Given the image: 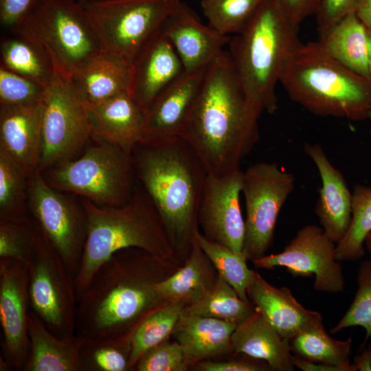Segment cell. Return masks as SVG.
Masks as SVG:
<instances>
[{
  "label": "cell",
  "mask_w": 371,
  "mask_h": 371,
  "mask_svg": "<svg viewBox=\"0 0 371 371\" xmlns=\"http://www.w3.org/2000/svg\"><path fill=\"white\" fill-rule=\"evenodd\" d=\"M138 248L113 254L97 270L78 300L76 335L91 339L131 338L161 300L154 262Z\"/></svg>",
  "instance_id": "2"
},
{
  "label": "cell",
  "mask_w": 371,
  "mask_h": 371,
  "mask_svg": "<svg viewBox=\"0 0 371 371\" xmlns=\"http://www.w3.org/2000/svg\"><path fill=\"white\" fill-rule=\"evenodd\" d=\"M319 43L341 64L371 78L368 65L367 28L353 11L319 36Z\"/></svg>",
  "instance_id": "28"
},
{
  "label": "cell",
  "mask_w": 371,
  "mask_h": 371,
  "mask_svg": "<svg viewBox=\"0 0 371 371\" xmlns=\"http://www.w3.org/2000/svg\"><path fill=\"white\" fill-rule=\"evenodd\" d=\"M371 232V186L356 185L352 194V218L349 228L335 246L337 261L356 260L365 253L363 243Z\"/></svg>",
  "instance_id": "33"
},
{
  "label": "cell",
  "mask_w": 371,
  "mask_h": 371,
  "mask_svg": "<svg viewBox=\"0 0 371 371\" xmlns=\"http://www.w3.org/2000/svg\"><path fill=\"white\" fill-rule=\"evenodd\" d=\"M368 48V65L371 75V31L367 29Z\"/></svg>",
  "instance_id": "50"
},
{
  "label": "cell",
  "mask_w": 371,
  "mask_h": 371,
  "mask_svg": "<svg viewBox=\"0 0 371 371\" xmlns=\"http://www.w3.org/2000/svg\"><path fill=\"white\" fill-rule=\"evenodd\" d=\"M27 332L30 348L23 371H79L80 337H57L31 309Z\"/></svg>",
  "instance_id": "26"
},
{
  "label": "cell",
  "mask_w": 371,
  "mask_h": 371,
  "mask_svg": "<svg viewBox=\"0 0 371 371\" xmlns=\"http://www.w3.org/2000/svg\"><path fill=\"white\" fill-rule=\"evenodd\" d=\"M358 0H321L316 16L319 36L339 22L348 14L355 11Z\"/></svg>",
  "instance_id": "43"
},
{
  "label": "cell",
  "mask_w": 371,
  "mask_h": 371,
  "mask_svg": "<svg viewBox=\"0 0 371 371\" xmlns=\"http://www.w3.org/2000/svg\"><path fill=\"white\" fill-rule=\"evenodd\" d=\"M42 104L41 172L72 159L91 139L86 106L70 77L55 71Z\"/></svg>",
  "instance_id": "10"
},
{
  "label": "cell",
  "mask_w": 371,
  "mask_h": 371,
  "mask_svg": "<svg viewBox=\"0 0 371 371\" xmlns=\"http://www.w3.org/2000/svg\"><path fill=\"white\" fill-rule=\"evenodd\" d=\"M26 265L30 309L57 337L74 336L78 300L74 278L43 235Z\"/></svg>",
  "instance_id": "11"
},
{
  "label": "cell",
  "mask_w": 371,
  "mask_h": 371,
  "mask_svg": "<svg viewBox=\"0 0 371 371\" xmlns=\"http://www.w3.org/2000/svg\"><path fill=\"white\" fill-rule=\"evenodd\" d=\"M189 362L181 345L167 340L147 350L137 361L138 371H183Z\"/></svg>",
  "instance_id": "42"
},
{
  "label": "cell",
  "mask_w": 371,
  "mask_h": 371,
  "mask_svg": "<svg viewBox=\"0 0 371 371\" xmlns=\"http://www.w3.org/2000/svg\"><path fill=\"white\" fill-rule=\"evenodd\" d=\"M28 177L0 150V220L28 216Z\"/></svg>",
  "instance_id": "37"
},
{
  "label": "cell",
  "mask_w": 371,
  "mask_h": 371,
  "mask_svg": "<svg viewBox=\"0 0 371 371\" xmlns=\"http://www.w3.org/2000/svg\"><path fill=\"white\" fill-rule=\"evenodd\" d=\"M249 299L282 337L290 339L322 322L319 313L305 308L287 287L277 288L254 271L247 287Z\"/></svg>",
  "instance_id": "23"
},
{
  "label": "cell",
  "mask_w": 371,
  "mask_h": 371,
  "mask_svg": "<svg viewBox=\"0 0 371 371\" xmlns=\"http://www.w3.org/2000/svg\"><path fill=\"white\" fill-rule=\"evenodd\" d=\"M203 371H261L271 370L269 365L260 366L247 361H205L199 364Z\"/></svg>",
  "instance_id": "46"
},
{
  "label": "cell",
  "mask_w": 371,
  "mask_h": 371,
  "mask_svg": "<svg viewBox=\"0 0 371 371\" xmlns=\"http://www.w3.org/2000/svg\"><path fill=\"white\" fill-rule=\"evenodd\" d=\"M91 139L132 153L145 135L146 111L130 93L86 106Z\"/></svg>",
  "instance_id": "18"
},
{
  "label": "cell",
  "mask_w": 371,
  "mask_h": 371,
  "mask_svg": "<svg viewBox=\"0 0 371 371\" xmlns=\"http://www.w3.org/2000/svg\"><path fill=\"white\" fill-rule=\"evenodd\" d=\"M85 106L98 104L123 93H130L133 65L128 60L102 50L71 77Z\"/></svg>",
  "instance_id": "24"
},
{
  "label": "cell",
  "mask_w": 371,
  "mask_h": 371,
  "mask_svg": "<svg viewBox=\"0 0 371 371\" xmlns=\"http://www.w3.org/2000/svg\"><path fill=\"white\" fill-rule=\"evenodd\" d=\"M96 142L87 146L80 157L61 162L42 175L52 188L82 196L98 205H123L137 185L132 153Z\"/></svg>",
  "instance_id": "8"
},
{
  "label": "cell",
  "mask_w": 371,
  "mask_h": 371,
  "mask_svg": "<svg viewBox=\"0 0 371 371\" xmlns=\"http://www.w3.org/2000/svg\"><path fill=\"white\" fill-rule=\"evenodd\" d=\"M352 365L355 371H371V345L354 357Z\"/></svg>",
  "instance_id": "48"
},
{
  "label": "cell",
  "mask_w": 371,
  "mask_h": 371,
  "mask_svg": "<svg viewBox=\"0 0 371 371\" xmlns=\"http://www.w3.org/2000/svg\"><path fill=\"white\" fill-rule=\"evenodd\" d=\"M203 254L194 238L185 265L170 278L155 282L156 293L161 300L190 303L212 284L214 281H210Z\"/></svg>",
  "instance_id": "30"
},
{
  "label": "cell",
  "mask_w": 371,
  "mask_h": 371,
  "mask_svg": "<svg viewBox=\"0 0 371 371\" xmlns=\"http://www.w3.org/2000/svg\"><path fill=\"white\" fill-rule=\"evenodd\" d=\"M321 0H280L292 22L297 26L308 16L316 14Z\"/></svg>",
  "instance_id": "45"
},
{
  "label": "cell",
  "mask_w": 371,
  "mask_h": 371,
  "mask_svg": "<svg viewBox=\"0 0 371 371\" xmlns=\"http://www.w3.org/2000/svg\"><path fill=\"white\" fill-rule=\"evenodd\" d=\"M291 361L295 367L303 371H345L342 367L311 361L295 354L292 355Z\"/></svg>",
  "instance_id": "47"
},
{
  "label": "cell",
  "mask_w": 371,
  "mask_h": 371,
  "mask_svg": "<svg viewBox=\"0 0 371 371\" xmlns=\"http://www.w3.org/2000/svg\"><path fill=\"white\" fill-rule=\"evenodd\" d=\"M42 115V100L24 106H0V150L28 178L39 165Z\"/></svg>",
  "instance_id": "21"
},
{
  "label": "cell",
  "mask_w": 371,
  "mask_h": 371,
  "mask_svg": "<svg viewBox=\"0 0 371 371\" xmlns=\"http://www.w3.org/2000/svg\"><path fill=\"white\" fill-rule=\"evenodd\" d=\"M352 339L341 341L332 338L322 322L301 331L289 339L291 351L304 359L342 367L355 371L349 357Z\"/></svg>",
  "instance_id": "29"
},
{
  "label": "cell",
  "mask_w": 371,
  "mask_h": 371,
  "mask_svg": "<svg viewBox=\"0 0 371 371\" xmlns=\"http://www.w3.org/2000/svg\"><path fill=\"white\" fill-rule=\"evenodd\" d=\"M41 237L32 218L0 220V258L27 263Z\"/></svg>",
  "instance_id": "39"
},
{
  "label": "cell",
  "mask_w": 371,
  "mask_h": 371,
  "mask_svg": "<svg viewBox=\"0 0 371 371\" xmlns=\"http://www.w3.org/2000/svg\"><path fill=\"white\" fill-rule=\"evenodd\" d=\"M260 114L244 91L228 51L207 67L203 83L181 130L208 175L237 169L259 139Z\"/></svg>",
  "instance_id": "1"
},
{
  "label": "cell",
  "mask_w": 371,
  "mask_h": 371,
  "mask_svg": "<svg viewBox=\"0 0 371 371\" xmlns=\"http://www.w3.org/2000/svg\"><path fill=\"white\" fill-rule=\"evenodd\" d=\"M355 13L366 27L371 31V0H358Z\"/></svg>",
  "instance_id": "49"
},
{
  "label": "cell",
  "mask_w": 371,
  "mask_h": 371,
  "mask_svg": "<svg viewBox=\"0 0 371 371\" xmlns=\"http://www.w3.org/2000/svg\"><path fill=\"white\" fill-rule=\"evenodd\" d=\"M137 186L131 199L121 205L100 206L87 199L82 202L87 232L74 278L77 300L99 267L120 250L138 248L161 260L172 256L174 249L155 205L142 186Z\"/></svg>",
  "instance_id": "5"
},
{
  "label": "cell",
  "mask_w": 371,
  "mask_h": 371,
  "mask_svg": "<svg viewBox=\"0 0 371 371\" xmlns=\"http://www.w3.org/2000/svg\"><path fill=\"white\" fill-rule=\"evenodd\" d=\"M45 88L2 65L0 67V106H24L39 102Z\"/></svg>",
  "instance_id": "41"
},
{
  "label": "cell",
  "mask_w": 371,
  "mask_h": 371,
  "mask_svg": "<svg viewBox=\"0 0 371 371\" xmlns=\"http://www.w3.org/2000/svg\"><path fill=\"white\" fill-rule=\"evenodd\" d=\"M189 313L239 324L254 311L250 302L240 299L234 289L218 277L185 308Z\"/></svg>",
  "instance_id": "32"
},
{
  "label": "cell",
  "mask_w": 371,
  "mask_h": 371,
  "mask_svg": "<svg viewBox=\"0 0 371 371\" xmlns=\"http://www.w3.org/2000/svg\"><path fill=\"white\" fill-rule=\"evenodd\" d=\"M181 0H91L83 5L103 51L133 62Z\"/></svg>",
  "instance_id": "9"
},
{
  "label": "cell",
  "mask_w": 371,
  "mask_h": 371,
  "mask_svg": "<svg viewBox=\"0 0 371 371\" xmlns=\"http://www.w3.org/2000/svg\"><path fill=\"white\" fill-rule=\"evenodd\" d=\"M365 244L371 256V232L366 236Z\"/></svg>",
  "instance_id": "51"
},
{
  "label": "cell",
  "mask_w": 371,
  "mask_h": 371,
  "mask_svg": "<svg viewBox=\"0 0 371 371\" xmlns=\"http://www.w3.org/2000/svg\"><path fill=\"white\" fill-rule=\"evenodd\" d=\"M357 281L358 289L352 304L330 332L336 333L345 328L361 326L366 330L365 344L371 339V260L361 263Z\"/></svg>",
  "instance_id": "40"
},
{
  "label": "cell",
  "mask_w": 371,
  "mask_h": 371,
  "mask_svg": "<svg viewBox=\"0 0 371 371\" xmlns=\"http://www.w3.org/2000/svg\"><path fill=\"white\" fill-rule=\"evenodd\" d=\"M1 65L46 87L55 71L43 49L36 44L16 36L1 43Z\"/></svg>",
  "instance_id": "31"
},
{
  "label": "cell",
  "mask_w": 371,
  "mask_h": 371,
  "mask_svg": "<svg viewBox=\"0 0 371 371\" xmlns=\"http://www.w3.org/2000/svg\"><path fill=\"white\" fill-rule=\"evenodd\" d=\"M28 207L42 235L61 257L69 273L77 274L87 232L85 210L51 186L36 171L28 178Z\"/></svg>",
  "instance_id": "12"
},
{
  "label": "cell",
  "mask_w": 371,
  "mask_h": 371,
  "mask_svg": "<svg viewBox=\"0 0 371 371\" xmlns=\"http://www.w3.org/2000/svg\"><path fill=\"white\" fill-rule=\"evenodd\" d=\"M82 338L79 371H126L131 370V339Z\"/></svg>",
  "instance_id": "36"
},
{
  "label": "cell",
  "mask_w": 371,
  "mask_h": 371,
  "mask_svg": "<svg viewBox=\"0 0 371 371\" xmlns=\"http://www.w3.org/2000/svg\"><path fill=\"white\" fill-rule=\"evenodd\" d=\"M13 30L43 49L55 71L70 78L102 51L84 6L71 0H38Z\"/></svg>",
  "instance_id": "7"
},
{
  "label": "cell",
  "mask_w": 371,
  "mask_h": 371,
  "mask_svg": "<svg viewBox=\"0 0 371 371\" xmlns=\"http://www.w3.org/2000/svg\"><path fill=\"white\" fill-rule=\"evenodd\" d=\"M243 174L240 168L221 177L207 174L198 214L207 238L238 254H243L245 236L240 205Z\"/></svg>",
  "instance_id": "16"
},
{
  "label": "cell",
  "mask_w": 371,
  "mask_h": 371,
  "mask_svg": "<svg viewBox=\"0 0 371 371\" xmlns=\"http://www.w3.org/2000/svg\"><path fill=\"white\" fill-rule=\"evenodd\" d=\"M304 150L316 165L322 179L315 212L326 235L337 244L347 232L352 218V194L341 172L318 144L306 143Z\"/></svg>",
  "instance_id": "22"
},
{
  "label": "cell",
  "mask_w": 371,
  "mask_h": 371,
  "mask_svg": "<svg viewBox=\"0 0 371 371\" xmlns=\"http://www.w3.org/2000/svg\"><path fill=\"white\" fill-rule=\"evenodd\" d=\"M132 65L131 94L145 111L184 71L178 54L162 30L144 45Z\"/></svg>",
  "instance_id": "20"
},
{
  "label": "cell",
  "mask_w": 371,
  "mask_h": 371,
  "mask_svg": "<svg viewBox=\"0 0 371 371\" xmlns=\"http://www.w3.org/2000/svg\"><path fill=\"white\" fill-rule=\"evenodd\" d=\"M236 323L193 314L183 309L174 333L188 361H198L226 352Z\"/></svg>",
  "instance_id": "27"
},
{
  "label": "cell",
  "mask_w": 371,
  "mask_h": 371,
  "mask_svg": "<svg viewBox=\"0 0 371 371\" xmlns=\"http://www.w3.org/2000/svg\"><path fill=\"white\" fill-rule=\"evenodd\" d=\"M292 174L274 162H258L243 174L242 190L245 206L243 254L254 260L269 247L280 211L294 188Z\"/></svg>",
  "instance_id": "13"
},
{
  "label": "cell",
  "mask_w": 371,
  "mask_h": 371,
  "mask_svg": "<svg viewBox=\"0 0 371 371\" xmlns=\"http://www.w3.org/2000/svg\"><path fill=\"white\" fill-rule=\"evenodd\" d=\"M30 310L26 263L0 258L1 357L7 361L12 370L23 371L27 360Z\"/></svg>",
  "instance_id": "15"
},
{
  "label": "cell",
  "mask_w": 371,
  "mask_h": 371,
  "mask_svg": "<svg viewBox=\"0 0 371 371\" xmlns=\"http://www.w3.org/2000/svg\"><path fill=\"white\" fill-rule=\"evenodd\" d=\"M299 27L280 0H263L244 29L229 42L228 51L244 91L261 115L274 113L283 63L300 41Z\"/></svg>",
  "instance_id": "6"
},
{
  "label": "cell",
  "mask_w": 371,
  "mask_h": 371,
  "mask_svg": "<svg viewBox=\"0 0 371 371\" xmlns=\"http://www.w3.org/2000/svg\"><path fill=\"white\" fill-rule=\"evenodd\" d=\"M236 352L265 361L272 370H294L289 340L284 339L261 312L255 311L237 324L231 337Z\"/></svg>",
  "instance_id": "25"
},
{
  "label": "cell",
  "mask_w": 371,
  "mask_h": 371,
  "mask_svg": "<svg viewBox=\"0 0 371 371\" xmlns=\"http://www.w3.org/2000/svg\"><path fill=\"white\" fill-rule=\"evenodd\" d=\"M263 0H201L208 25L225 36L239 34Z\"/></svg>",
  "instance_id": "38"
},
{
  "label": "cell",
  "mask_w": 371,
  "mask_h": 371,
  "mask_svg": "<svg viewBox=\"0 0 371 371\" xmlns=\"http://www.w3.org/2000/svg\"><path fill=\"white\" fill-rule=\"evenodd\" d=\"M137 182L155 205L174 250L192 249L207 172L181 137L146 141L132 151Z\"/></svg>",
  "instance_id": "3"
},
{
  "label": "cell",
  "mask_w": 371,
  "mask_h": 371,
  "mask_svg": "<svg viewBox=\"0 0 371 371\" xmlns=\"http://www.w3.org/2000/svg\"><path fill=\"white\" fill-rule=\"evenodd\" d=\"M162 32L174 47L186 71L207 67L231 39L208 24L202 23L182 1L166 21Z\"/></svg>",
  "instance_id": "17"
},
{
  "label": "cell",
  "mask_w": 371,
  "mask_h": 371,
  "mask_svg": "<svg viewBox=\"0 0 371 371\" xmlns=\"http://www.w3.org/2000/svg\"><path fill=\"white\" fill-rule=\"evenodd\" d=\"M184 305L183 301H174L168 306L155 310L140 324L131 339V369H134L139 359L147 350L168 339Z\"/></svg>",
  "instance_id": "34"
},
{
  "label": "cell",
  "mask_w": 371,
  "mask_h": 371,
  "mask_svg": "<svg viewBox=\"0 0 371 371\" xmlns=\"http://www.w3.org/2000/svg\"><path fill=\"white\" fill-rule=\"evenodd\" d=\"M279 82L293 101L314 114L352 121L369 117L371 78L341 64L319 41H300L286 58Z\"/></svg>",
  "instance_id": "4"
},
{
  "label": "cell",
  "mask_w": 371,
  "mask_h": 371,
  "mask_svg": "<svg viewBox=\"0 0 371 371\" xmlns=\"http://www.w3.org/2000/svg\"><path fill=\"white\" fill-rule=\"evenodd\" d=\"M195 239L204 254L210 260L218 276L230 284L241 300L250 302L247 287L254 271L247 265L244 254H238L231 249L207 238L199 230Z\"/></svg>",
  "instance_id": "35"
},
{
  "label": "cell",
  "mask_w": 371,
  "mask_h": 371,
  "mask_svg": "<svg viewBox=\"0 0 371 371\" xmlns=\"http://www.w3.org/2000/svg\"><path fill=\"white\" fill-rule=\"evenodd\" d=\"M71 1H76V2L79 3H80L81 5H83L85 3H87V2H89V1H91V0H71Z\"/></svg>",
  "instance_id": "52"
},
{
  "label": "cell",
  "mask_w": 371,
  "mask_h": 371,
  "mask_svg": "<svg viewBox=\"0 0 371 371\" xmlns=\"http://www.w3.org/2000/svg\"><path fill=\"white\" fill-rule=\"evenodd\" d=\"M207 67L184 71L154 100L146 111L143 142L180 136Z\"/></svg>",
  "instance_id": "19"
},
{
  "label": "cell",
  "mask_w": 371,
  "mask_h": 371,
  "mask_svg": "<svg viewBox=\"0 0 371 371\" xmlns=\"http://www.w3.org/2000/svg\"><path fill=\"white\" fill-rule=\"evenodd\" d=\"M38 0H0L2 26L14 28L32 10Z\"/></svg>",
  "instance_id": "44"
},
{
  "label": "cell",
  "mask_w": 371,
  "mask_h": 371,
  "mask_svg": "<svg viewBox=\"0 0 371 371\" xmlns=\"http://www.w3.org/2000/svg\"><path fill=\"white\" fill-rule=\"evenodd\" d=\"M369 117H370V119H371V110H370V113H369ZM370 132H371V128H370Z\"/></svg>",
  "instance_id": "53"
},
{
  "label": "cell",
  "mask_w": 371,
  "mask_h": 371,
  "mask_svg": "<svg viewBox=\"0 0 371 371\" xmlns=\"http://www.w3.org/2000/svg\"><path fill=\"white\" fill-rule=\"evenodd\" d=\"M253 262L266 269L285 267L294 277L314 275V288L317 291H344L342 267L335 259V243L315 225L300 229L282 251L263 256Z\"/></svg>",
  "instance_id": "14"
}]
</instances>
